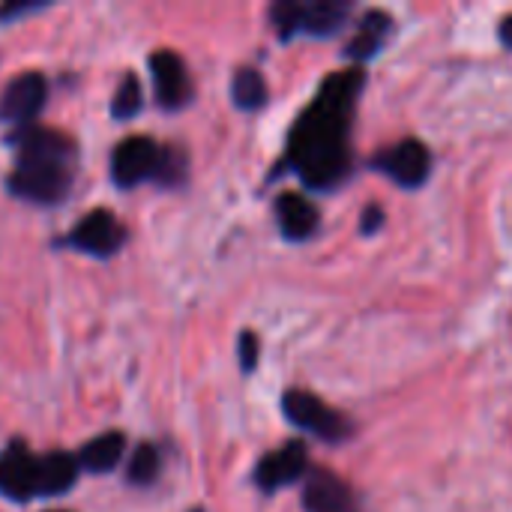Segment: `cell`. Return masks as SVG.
<instances>
[{"instance_id":"1","label":"cell","mask_w":512,"mask_h":512,"mask_svg":"<svg viewBox=\"0 0 512 512\" xmlns=\"http://www.w3.org/2000/svg\"><path fill=\"white\" fill-rule=\"evenodd\" d=\"M366 84L363 69L333 72L297 117L285 165L303 180L306 189H336L351 174L348 129L357 96Z\"/></svg>"},{"instance_id":"2","label":"cell","mask_w":512,"mask_h":512,"mask_svg":"<svg viewBox=\"0 0 512 512\" xmlns=\"http://www.w3.org/2000/svg\"><path fill=\"white\" fill-rule=\"evenodd\" d=\"M6 144L15 150V165L6 177L15 198L45 207L69 198L78 168V147L69 135L30 123L6 135Z\"/></svg>"},{"instance_id":"3","label":"cell","mask_w":512,"mask_h":512,"mask_svg":"<svg viewBox=\"0 0 512 512\" xmlns=\"http://www.w3.org/2000/svg\"><path fill=\"white\" fill-rule=\"evenodd\" d=\"M348 15L351 3L345 0H279L270 6V21L282 42L294 36H336L348 24Z\"/></svg>"},{"instance_id":"4","label":"cell","mask_w":512,"mask_h":512,"mask_svg":"<svg viewBox=\"0 0 512 512\" xmlns=\"http://www.w3.org/2000/svg\"><path fill=\"white\" fill-rule=\"evenodd\" d=\"M57 246H66L72 252L108 261V258H114L126 246V225L111 210L99 207V210L84 213L75 222V228L57 240Z\"/></svg>"},{"instance_id":"5","label":"cell","mask_w":512,"mask_h":512,"mask_svg":"<svg viewBox=\"0 0 512 512\" xmlns=\"http://www.w3.org/2000/svg\"><path fill=\"white\" fill-rule=\"evenodd\" d=\"M282 411H285L291 426H297V429H303V432H309L327 444H339L351 435L348 420L306 390H288L282 399Z\"/></svg>"},{"instance_id":"6","label":"cell","mask_w":512,"mask_h":512,"mask_svg":"<svg viewBox=\"0 0 512 512\" xmlns=\"http://www.w3.org/2000/svg\"><path fill=\"white\" fill-rule=\"evenodd\" d=\"M162 162V147L147 135L123 138L111 150V180L120 189H135L144 180H156Z\"/></svg>"},{"instance_id":"7","label":"cell","mask_w":512,"mask_h":512,"mask_svg":"<svg viewBox=\"0 0 512 512\" xmlns=\"http://www.w3.org/2000/svg\"><path fill=\"white\" fill-rule=\"evenodd\" d=\"M0 495L12 504H27L39 498V456L15 438L0 453Z\"/></svg>"},{"instance_id":"8","label":"cell","mask_w":512,"mask_h":512,"mask_svg":"<svg viewBox=\"0 0 512 512\" xmlns=\"http://www.w3.org/2000/svg\"><path fill=\"white\" fill-rule=\"evenodd\" d=\"M372 165H375V171L396 180L402 189H420L432 174V153H429V147L423 141L405 138V141L381 150L372 159Z\"/></svg>"},{"instance_id":"9","label":"cell","mask_w":512,"mask_h":512,"mask_svg":"<svg viewBox=\"0 0 512 512\" xmlns=\"http://www.w3.org/2000/svg\"><path fill=\"white\" fill-rule=\"evenodd\" d=\"M309 477V450L303 441H288L285 447L267 453L258 465H255V486L264 495L282 492L288 486H297L300 480Z\"/></svg>"},{"instance_id":"10","label":"cell","mask_w":512,"mask_h":512,"mask_svg":"<svg viewBox=\"0 0 512 512\" xmlns=\"http://www.w3.org/2000/svg\"><path fill=\"white\" fill-rule=\"evenodd\" d=\"M45 99H48V81L42 72L15 75L0 93V123H9L15 129L30 126L33 117L45 108Z\"/></svg>"},{"instance_id":"11","label":"cell","mask_w":512,"mask_h":512,"mask_svg":"<svg viewBox=\"0 0 512 512\" xmlns=\"http://www.w3.org/2000/svg\"><path fill=\"white\" fill-rule=\"evenodd\" d=\"M150 78H153V93L159 108L165 111H180L192 102V78L180 54L171 48H159L150 54Z\"/></svg>"},{"instance_id":"12","label":"cell","mask_w":512,"mask_h":512,"mask_svg":"<svg viewBox=\"0 0 512 512\" xmlns=\"http://www.w3.org/2000/svg\"><path fill=\"white\" fill-rule=\"evenodd\" d=\"M303 510L306 512H360L351 486L333 471L315 468L303 480Z\"/></svg>"},{"instance_id":"13","label":"cell","mask_w":512,"mask_h":512,"mask_svg":"<svg viewBox=\"0 0 512 512\" xmlns=\"http://www.w3.org/2000/svg\"><path fill=\"white\" fill-rule=\"evenodd\" d=\"M276 222H279V231H282L285 240L303 243V240H309V237L318 234L321 213H318V207L306 195H300V192H282L276 198Z\"/></svg>"},{"instance_id":"14","label":"cell","mask_w":512,"mask_h":512,"mask_svg":"<svg viewBox=\"0 0 512 512\" xmlns=\"http://www.w3.org/2000/svg\"><path fill=\"white\" fill-rule=\"evenodd\" d=\"M78 456L72 453H48L39 456V498H60L78 483Z\"/></svg>"},{"instance_id":"15","label":"cell","mask_w":512,"mask_h":512,"mask_svg":"<svg viewBox=\"0 0 512 512\" xmlns=\"http://www.w3.org/2000/svg\"><path fill=\"white\" fill-rule=\"evenodd\" d=\"M75 456H78L81 471L111 474L123 462V456H126V435L123 432H105V435L87 441Z\"/></svg>"},{"instance_id":"16","label":"cell","mask_w":512,"mask_h":512,"mask_svg":"<svg viewBox=\"0 0 512 512\" xmlns=\"http://www.w3.org/2000/svg\"><path fill=\"white\" fill-rule=\"evenodd\" d=\"M390 30H393L390 15H384V12H366V15L360 18V24H357V33L351 36L345 54H348L351 60H357V63L375 57V54L381 51V45L387 42Z\"/></svg>"},{"instance_id":"17","label":"cell","mask_w":512,"mask_h":512,"mask_svg":"<svg viewBox=\"0 0 512 512\" xmlns=\"http://www.w3.org/2000/svg\"><path fill=\"white\" fill-rule=\"evenodd\" d=\"M231 99L240 111H261L270 99V90H267V81L258 69L252 66H243L234 72L231 78Z\"/></svg>"},{"instance_id":"18","label":"cell","mask_w":512,"mask_h":512,"mask_svg":"<svg viewBox=\"0 0 512 512\" xmlns=\"http://www.w3.org/2000/svg\"><path fill=\"white\" fill-rule=\"evenodd\" d=\"M144 108V93H141V81L135 72H126L123 81L117 84L114 90V99H111V117L114 120H132L138 111Z\"/></svg>"},{"instance_id":"19","label":"cell","mask_w":512,"mask_h":512,"mask_svg":"<svg viewBox=\"0 0 512 512\" xmlns=\"http://www.w3.org/2000/svg\"><path fill=\"white\" fill-rule=\"evenodd\" d=\"M159 468H162L159 450L153 444H138L135 453H132V459H129L126 480L132 486H153L156 477H159Z\"/></svg>"},{"instance_id":"20","label":"cell","mask_w":512,"mask_h":512,"mask_svg":"<svg viewBox=\"0 0 512 512\" xmlns=\"http://www.w3.org/2000/svg\"><path fill=\"white\" fill-rule=\"evenodd\" d=\"M186 168H189V162H186V153L180 147H162V162H159V171H156V180L153 183L168 186V189L183 186Z\"/></svg>"},{"instance_id":"21","label":"cell","mask_w":512,"mask_h":512,"mask_svg":"<svg viewBox=\"0 0 512 512\" xmlns=\"http://www.w3.org/2000/svg\"><path fill=\"white\" fill-rule=\"evenodd\" d=\"M258 336L255 333H243L240 336V345H237V357H240V369L243 372H252L258 366Z\"/></svg>"},{"instance_id":"22","label":"cell","mask_w":512,"mask_h":512,"mask_svg":"<svg viewBox=\"0 0 512 512\" xmlns=\"http://www.w3.org/2000/svg\"><path fill=\"white\" fill-rule=\"evenodd\" d=\"M381 222H384V210L372 204V207H366V210H363V222H360V231H363V234H375V231L381 228Z\"/></svg>"},{"instance_id":"23","label":"cell","mask_w":512,"mask_h":512,"mask_svg":"<svg viewBox=\"0 0 512 512\" xmlns=\"http://www.w3.org/2000/svg\"><path fill=\"white\" fill-rule=\"evenodd\" d=\"M36 9H42V3H6V6H0V21H9L15 15H27Z\"/></svg>"},{"instance_id":"24","label":"cell","mask_w":512,"mask_h":512,"mask_svg":"<svg viewBox=\"0 0 512 512\" xmlns=\"http://www.w3.org/2000/svg\"><path fill=\"white\" fill-rule=\"evenodd\" d=\"M498 36H501L504 48H510L512 51V15H507V18L501 21V30H498Z\"/></svg>"},{"instance_id":"25","label":"cell","mask_w":512,"mask_h":512,"mask_svg":"<svg viewBox=\"0 0 512 512\" xmlns=\"http://www.w3.org/2000/svg\"><path fill=\"white\" fill-rule=\"evenodd\" d=\"M189 512H204V510H189Z\"/></svg>"},{"instance_id":"26","label":"cell","mask_w":512,"mask_h":512,"mask_svg":"<svg viewBox=\"0 0 512 512\" xmlns=\"http://www.w3.org/2000/svg\"><path fill=\"white\" fill-rule=\"evenodd\" d=\"M54 512H63V510H54Z\"/></svg>"}]
</instances>
